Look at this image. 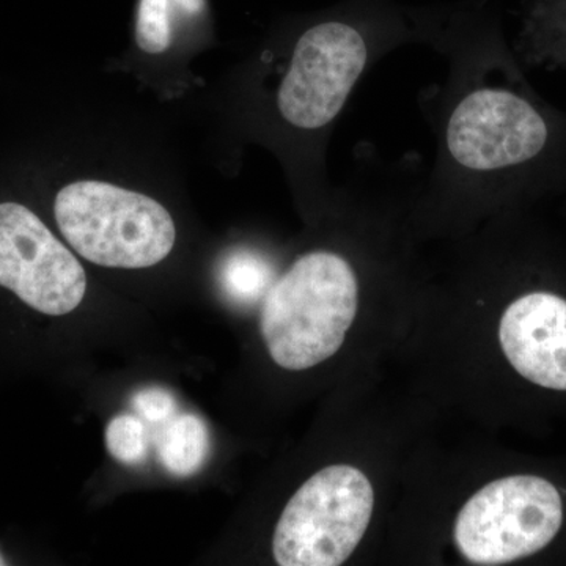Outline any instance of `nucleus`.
<instances>
[{
  "mask_svg": "<svg viewBox=\"0 0 566 566\" xmlns=\"http://www.w3.org/2000/svg\"><path fill=\"white\" fill-rule=\"evenodd\" d=\"M416 17L420 44L449 63L419 96L436 139L420 207L468 214L565 189L566 112L528 82L493 0L416 7Z\"/></svg>",
  "mask_w": 566,
  "mask_h": 566,
  "instance_id": "obj_1",
  "label": "nucleus"
},
{
  "mask_svg": "<svg viewBox=\"0 0 566 566\" xmlns=\"http://www.w3.org/2000/svg\"><path fill=\"white\" fill-rule=\"evenodd\" d=\"M359 301V273L344 253L315 249L297 256L264 294L260 331L274 363L301 371L333 357Z\"/></svg>",
  "mask_w": 566,
  "mask_h": 566,
  "instance_id": "obj_2",
  "label": "nucleus"
},
{
  "mask_svg": "<svg viewBox=\"0 0 566 566\" xmlns=\"http://www.w3.org/2000/svg\"><path fill=\"white\" fill-rule=\"evenodd\" d=\"M54 214L71 248L104 268L155 266L177 240L172 216L161 203L111 182H71L55 197Z\"/></svg>",
  "mask_w": 566,
  "mask_h": 566,
  "instance_id": "obj_3",
  "label": "nucleus"
},
{
  "mask_svg": "<svg viewBox=\"0 0 566 566\" xmlns=\"http://www.w3.org/2000/svg\"><path fill=\"white\" fill-rule=\"evenodd\" d=\"M374 509V486L363 471L348 464L327 465L294 493L279 517L275 564H345L363 542Z\"/></svg>",
  "mask_w": 566,
  "mask_h": 566,
  "instance_id": "obj_4",
  "label": "nucleus"
},
{
  "mask_svg": "<svg viewBox=\"0 0 566 566\" xmlns=\"http://www.w3.org/2000/svg\"><path fill=\"white\" fill-rule=\"evenodd\" d=\"M564 523L557 488L542 476L510 475L472 495L458 513V551L474 565H504L539 553Z\"/></svg>",
  "mask_w": 566,
  "mask_h": 566,
  "instance_id": "obj_5",
  "label": "nucleus"
},
{
  "mask_svg": "<svg viewBox=\"0 0 566 566\" xmlns=\"http://www.w3.org/2000/svg\"><path fill=\"white\" fill-rule=\"evenodd\" d=\"M0 285L44 315L70 314L87 290L84 268L20 203H0Z\"/></svg>",
  "mask_w": 566,
  "mask_h": 566,
  "instance_id": "obj_6",
  "label": "nucleus"
},
{
  "mask_svg": "<svg viewBox=\"0 0 566 566\" xmlns=\"http://www.w3.org/2000/svg\"><path fill=\"white\" fill-rule=\"evenodd\" d=\"M499 342L510 365L536 386L566 390V300L534 290L509 304Z\"/></svg>",
  "mask_w": 566,
  "mask_h": 566,
  "instance_id": "obj_7",
  "label": "nucleus"
},
{
  "mask_svg": "<svg viewBox=\"0 0 566 566\" xmlns=\"http://www.w3.org/2000/svg\"><path fill=\"white\" fill-rule=\"evenodd\" d=\"M524 69H566V0H524L513 43Z\"/></svg>",
  "mask_w": 566,
  "mask_h": 566,
  "instance_id": "obj_8",
  "label": "nucleus"
},
{
  "mask_svg": "<svg viewBox=\"0 0 566 566\" xmlns=\"http://www.w3.org/2000/svg\"><path fill=\"white\" fill-rule=\"evenodd\" d=\"M210 452V433L200 417L178 416L164 430L159 441V460L169 474H196Z\"/></svg>",
  "mask_w": 566,
  "mask_h": 566,
  "instance_id": "obj_9",
  "label": "nucleus"
},
{
  "mask_svg": "<svg viewBox=\"0 0 566 566\" xmlns=\"http://www.w3.org/2000/svg\"><path fill=\"white\" fill-rule=\"evenodd\" d=\"M219 279L223 293L234 303H255L273 285L274 268L262 253L238 249L223 259Z\"/></svg>",
  "mask_w": 566,
  "mask_h": 566,
  "instance_id": "obj_10",
  "label": "nucleus"
},
{
  "mask_svg": "<svg viewBox=\"0 0 566 566\" xmlns=\"http://www.w3.org/2000/svg\"><path fill=\"white\" fill-rule=\"evenodd\" d=\"M172 9L185 14L202 13L205 0H140L136 18L137 46L148 54H163L172 44Z\"/></svg>",
  "mask_w": 566,
  "mask_h": 566,
  "instance_id": "obj_11",
  "label": "nucleus"
},
{
  "mask_svg": "<svg viewBox=\"0 0 566 566\" xmlns=\"http://www.w3.org/2000/svg\"><path fill=\"white\" fill-rule=\"evenodd\" d=\"M106 447L123 464L144 463L148 450L144 423L132 415L115 417L106 428Z\"/></svg>",
  "mask_w": 566,
  "mask_h": 566,
  "instance_id": "obj_12",
  "label": "nucleus"
},
{
  "mask_svg": "<svg viewBox=\"0 0 566 566\" xmlns=\"http://www.w3.org/2000/svg\"><path fill=\"white\" fill-rule=\"evenodd\" d=\"M134 408L151 423L166 422L177 411V401L167 390L148 387L134 397Z\"/></svg>",
  "mask_w": 566,
  "mask_h": 566,
  "instance_id": "obj_13",
  "label": "nucleus"
},
{
  "mask_svg": "<svg viewBox=\"0 0 566 566\" xmlns=\"http://www.w3.org/2000/svg\"><path fill=\"white\" fill-rule=\"evenodd\" d=\"M2 564H3V562H2V557H0V565H2Z\"/></svg>",
  "mask_w": 566,
  "mask_h": 566,
  "instance_id": "obj_14",
  "label": "nucleus"
}]
</instances>
